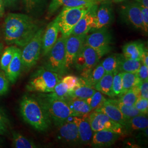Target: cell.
Returning <instances> with one entry per match:
<instances>
[{
	"mask_svg": "<svg viewBox=\"0 0 148 148\" xmlns=\"http://www.w3.org/2000/svg\"><path fill=\"white\" fill-rule=\"evenodd\" d=\"M37 22L32 17L21 13H9L3 24L4 40L8 45L23 47L39 29Z\"/></svg>",
	"mask_w": 148,
	"mask_h": 148,
	"instance_id": "6da1fadb",
	"label": "cell"
},
{
	"mask_svg": "<svg viewBox=\"0 0 148 148\" xmlns=\"http://www.w3.org/2000/svg\"><path fill=\"white\" fill-rule=\"evenodd\" d=\"M19 110L24 121L37 131L45 132L51 127L52 121L36 96L23 95Z\"/></svg>",
	"mask_w": 148,
	"mask_h": 148,
	"instance_id": "7a4b0ae2",
	"label": "cell"
},
{
	"mask_svg": "<svg viewBox=\"0 0 148 148\" xmlns=\"http://www.w3.org/2000/svg\"><path fill=\"white\" fill-rule=\"evenodd\" d=\"M36 97L55 126L58 127L67 121L70 117L74 116V113L65 101L54 98L47 93H39Z\"/></svg>",
	"mask_w": 148,
	"mask_h": 148,
	"instance_id": "3957f363",
	"label": "cell"
},
{
	"mask_svg": "<svg viewBox=\"0 0 148 148\" xmlns=\"http://www.w3.org/2000/svg\"><path fill=\"white\" fill-rule=\"evenodd\" d=\"M60 81L58 74L42 66L32 74L26 87L29 92L48 93L53 90Z\"/></svg>",
	"mask_w": 148,
	"mask_h": 148,
	"instance_id": "277c9868",
	"label": "cell"
},
{
	"mask_svg": "<svg viewBox=\"0 0 148 148\" xmlns=\"http://www.w3.org/2000/svg\"><path fill=\"white\" fill-rule=\"evenodd\" d=\"M92 5H81L75 7H64L56 18L59 32H61L62 36L67 37L71 35L75 26Z\"/></svg>",
	"mask_w": 148,
	"mask_h": 148,
	"instance_id": "5b68a950",
	"label": "cell"
},
{
	"mask_svg": "<svg viewBox=\"0 0 148 148\" xmlns=\"http://www.w3.org/2000/svg\"><path fill=\"white\" fill-rule=\"evenodd\" d=\"M66 38L62 36L57 39L56 43L47 54L45 56L43 62L44 68L54 72L59 76L65 74V45Z\"/></svg>",
	"mask_w": 148,
	"mask_h": 148,
	"instance_id": "8992f818",
	"label": "cell"
},
{
	"mask_svg": "<svg viewBox=\"0 0 148 148\" xmlns=\"http://www.w3.org/2000/svg\"><path fill=\"white\" fill-rule=\"evenodd\" d=\"M43 28H40L32 39L23 47L21 60L23 70L29 71L37 64L42 51Z\"/></svg>",
	"mask_w": 148,
	"mask_h": 148,
	"instance_id": "52a82bcc",
	"label": "cell"
},
{
	"mask_svg": "<svg viewBox=\"0 0 148 148\" xmlns=\"http://www.w3.org/2000/svg\"><path fill=\"white\" fill-rule=\"evenodd\" d=\"M112 36L106 27L93 30L92 33L86 35L85 44L93 48L101 58L111 50Z\"/></svg>",
	"mask_w": 148,
	"mask_h": 148,
	"instance_id": "ba28073f",
	"label": "cell"
},
{
	"mask_svg": "<svg viewBox=\"0 0 148 148\" xmlns=\"http://www.w3.org/2000/svg\"><path fill=\"white\" fill-rule=\"evenodd\" d=\"M101 58L99 54L89 46L84 43L79 54L74 61V65L85 78Z\"/></svg>",
	"mask_w": 148,
	"mask_h": 148,
	"instance_id": "9c48e42d",
	"label": "cell"
},
{
	"mask_svg": "<svg viewBox=\"0 0 148 148\" xmlns=\"http://www.w3.org/2000/svg\"><path fill=\"white\" fill-rule=\"evenodd\" d=\"M90 125L93 131L109 130L119 134L125 133L126 129L122 125L112 120L109 117L100 111H91L88 115Z\"/></svg>",
	"mask_w": 148,
	"mask_h": 148,
	"instance_id": "30bf717a",
	"label": "cell"
},
{
	"mask_svg": "<svg viewBox=\"0 0 148 148\" xmlns=\"http://www.w3.org/2000/svg\"><path fill=\"white\" fill-rule=\"evenodd\" d=\"M87 35H70L66 38L65 45V70L66 72L74 65V61L85 43Z\"/></svg>",
	"mask_w": 148,
	"mask_h": 148,
	"instance_id": "8fae6325",
	"label": "cell"
},
{
	"mask_svg": "<svg viewBox=\"0 0 148 148\" xmlns=\"http://www.w3.org/2000/svg\"><path fill=\"white\" fill-rule=\"evenodd\" d=\"M122 15L125 21L136 29L143 31L142 14L140 5L136 2H133L122 7Z\"/></svg>",
	"mask_w": 148,
	"mask_h": 148,
	"instance_id": "7c38bea8",
	"label": "cell"
},
{
	"mask_svg": "<svg viewBox=\"0 0 148 148\" xmlns=\"http://www.w3.org/2000/svg\"><path fill=\"white\" fill-rule=\"evenodd\" d=\"M98 4L91 6L89 10L75 26L71 35H87L88 32L92 30L95 25V16Z\"/></svg>",
	"mask_w": 148,
	"mask_h": 148,
	"instance_id": "4fadbf2b",
	"label": "cell"
},
{
	"mask_svg": "<svg viewBox=\"0 0 148 148\" xmlns=\"http://www.w3.org/2000/svg\"><path fill=\"white\" fill-rule=\"evenodd\" d=\"M59 28L56 18L48 24L43 32L42 42L41 54L46 56L56 43L58 36Z\"/></svg>",
	"mask_w": 148,
	"mask_h": 148,
	"instance_id": "5bb4252c",
	"label": "cell"
},
{
	"mask_svg": "<svg viewBox=\"0 0 148 148\" xmlns=\"http://www.w3.org/2000/svg\"><path fill=\"white\" fill-rule=\"evenodd\" d=\"M58 137L64 143L74 145L80 144L78 128L73 121H68L58 126Z\"/></svg>",
	"mask_w": 148,
	"mask_h": 148,
	"instance_id": "9a60e30c",
	"label": "cell"
},
{
	"mask_svg": "<svg viewBox=\"0 0 148 148\" xmlns=\"http://www.w3.org/2000/svg\"><path fill=\"white\" fill-rule=\"evenodd\" d=\"M120 135L109 130H101L95 132L90 144L94 148H104L111 146L116 142Z\"/></svg>",
	"mask_w": 148,
	"mask_h": 148,
	"instance_id": "2e32d148",
	"label": "cell"
},
{
	"mask_svg": "<svg viewBox=\"0 0 148 148\" xmlns=\"http://www.w3.org/2000/svg\"><path fill=\"white\" fill-rule=\"evenodd\" d=\"M88 115L73 116V121L78 128L79 143L82 144L90 143L94 133L90 125Z\"/></svg>",
	"mask_w": 148,
	"mask_h": 148,
	"instance_id": "e0dca14e",
	"label": "cell"
},
{
	"mask_svg": "<svg viewBox=\"0 0 148 148\" xmlns=\"http://www.w3.org/2000/svg\"><path fill=\"white\" fill-rule=\"evenodd\" d=\"M95 111H100L105 114L112 120L119 123L126 129L130 119L125 116L116 106L111 102L110 99H106L101 107L97 109Z\"/></svg>",
	"mask_w": 148,
	"mask_h": 148,
	"instance_id": "ac0fdd59",
	"label": "cell"
},
{
	"mask_svg": "<svg viewBox=\"0 0 148 148\" xmlns=\"http://www.w3.org/2000/svg\"><path fill=\"white\" fill-rule=\"evenodd\" d=\"M114 19L112 5L110 2H105L97 8L95 16V25L92 31L101 29L111 24Z\"/></svg>",
	"mask_w": 148,
	"mask_h": 148,
	"instance_id": "d6986e66",
	"label": "cell"
},
{
	"mask_svg": "<svg viewBox=\"0 0 148 148\" xmlns=\"http://www.w3.org/2000/svg\"><path fill=\"white\" fill-rule=\"evenodd\" d=\"M21 53V49L16 47L14 56L5 71L8 79L12 84L16 83L23 70Z\"/></svg>",
	"mask_w": 148,
	"mask_h": 148,
	"instance_id": "ffe728a7",
	"label": "cell"
},
{
	"mask_svg": "<svg viewBox=\"0 0 148 148\" xmlns=\"http://www.w3.org/2000/svg\"><path fill=\"white\" fill-rule=\"evenodd\" d=\"M95 4H98V3L90 0H51L48 8V14L52 15L62 7H75Z\"/></svg>",
	"mask_w": 148,
	"mask_h": 148,
	"instance_id": "44dd1931",
	"label": "cell"
},
{
	"mask_svg": "<svg viewBox=\"0 0 148 148\" xmlns=\"http://www.w3.org/2000/svg\"><path fill=\"white\" fill-rule=\"evenodd\" d=\"M96 90L92 87L87 85L82 77L79 78L77 84L73 90L68 91L70 97L81 99H86L93 95Z\"/></svg>",
	"mask_w": 148,
	"mask_h": 148,
	"instance_id": "7402d4cb",
	"label": "cell"
},
{
	"mask_svg": "<svg viewBox=\"0 0 148 148\" xmlns=\"http://www.w3.org/2000/svg\"><path fill=\"white\" fill-rule=\"evenodd\" d=\"M69 108L74 113L75 116H82L89 114L92 109L86 100L69 97L65 100Z\"/></svg>",
	"mask_w": 148,
	"mask_h": 148,
	"instance_id": "603a6c76",
	"label": "cell"
},
{
	"mask_svg": "<svg viewBox=\"0 0 148 148\" xmlns=\"http://www.w3.org/2000/svg\"><path fill=\"white\" fill-rule=\"evenodd\" d=\"M145 49L144 45L139 41H132L125 44L122 48L125 58L140 60L143 51Z\"/></svg>",
	"mask_w": 148,
	"mask_h": 148,
	"instance_id": "cb8c5ba5",
	"label": "cell"
},
{
	"mask_svg": "<svg viewBox=\"0 0 148 148\" xmlns=\"http://www.w3.org/2000/svg\"><path fill=\"white\" fill-rule=\"evenodd\" d=\"M114 74L106 73L103 77L95 84L94 88L102 94L106 95L111 98H114L112 90Z\"/></svg>",
	"mask_w": 148,
	"mask_h": 148,
	"instance_id": "d4e9b609",
	"label": "cell"
},
{
	"mask_svg": "<svg viewBox=\"0 0 148 148\" xmlns=\"http://www.w3.org/2000/svg\"><path fill=\"white\" fill-rule=\"evenodd\" d=\"M12 147L14 148H36L37 145L32 140L24 136L21 133L12 131Z\"/></svg>",
	"mask_w": 148,
	"mask_h": 148,
	"instance_id": "484cf974",
	"label": "cell"
},
{
	"mask_svg": "<svg viewBox=\"0 0 148 148\" xmlns=\"http://www.w3.org/2000/svg\"><path fill=\"white\" fill-rule=\"evenodd\" d=\"M148 126L147 115L140 114L129 119L126 130H130L131 131H143L148 128Z\"/></svg>",
	"mask_w": 148,
	"mask_h": 148,
	"instance_id": "4316f807",
	"label": "cell"
},
{
	"mask_svg": "<svg viewBox=\"0 0 148 148\" xmlns=\"http://www.w3.org/2000/svg\"><path fill=\"white\" fill-rule=\"evenodd\" d=\"M141 64L140 60L126 58L121 54L119 62V71L135 73L137 72Z\"/></svg>",
	"mask_w": 148,
	"mask_h": 148,
	"instance_id": "83f0119b",
	"label": "cell"
},
{
	"mask_svg": "<svg viewBox=\"0 0 148 148\" xmlns=\"http://www.w3.org/2000/svg\"><path fill=\"white\" fill-rule=\"evenodd\" d=\"M106 73L101 64H97L91 70L87 76L83 79H85L87 85L94 88L95 84L103 77Z\"/></svg>",
	"mask_w": 148,
	"mask_h": 148,
	"instance_id": "f1b7e54d",
	"label": "cell"
},
{
	"mask_svg": "<svg viewBox=\"0 0 148 148\" xmlns=\"http://www.w3.org/2000/svg\"><path fill=\"white\" fill-rule=\"evenodd\" d=\"M121 73L122 82V93L128 90L132 89L133 88L140 84V81L138 77L137 73Z\"/></svg>",
	"mask_w": 148,
	"mask_h": 148,
	"instance_id": "f546056e",
	"label": "cell"
},
{
	"mask_svg": "<svg viewBox=\"0 0 148 148\" xmlns=\"http://www.w3.org/2000/svg\"><path fill=\"white\" fill-rule=\"evenodd\" d=\"M121 54H114L105 59L101 63L106 73L115 74L119 72V62Z\"/></svg>",
	"mask_w": 148,
	"mask_h": 148,
	"instance_id": "4dcf8cb0",
	"label": "cell"
},
{
	"mask_svg": "<svg viewBox=\"0 0 148 148\" xmlns=\"http://www.w3.org/2000/svg\"><path fill=\"white\" fill-rule=\"evenodd\" d=\"M110 100L112 103H113L120 110L122 113L127 117L128 119H131L133 117L137 116L140 114H143L140 111H138L134 106H126L121 102H120L118 99H111Z\"/></svg>",
	"mask_w": 148,
	"mask_h": 148,
	"instance_id": "1f68e13d",
	"label": "cell"
},
{
	"mask_svg": "<svg viewBox=\"0 0 148 148\" xmlns=\"http://www.w3.org/2000/svg\"><path fill=\"white\" fill-rule=\"evenodd\" d=\"M16 46H10L5 48L0 58V69L5 72L11 63L16 51Z\"/></svg>",
	"mask_w": 148,
	"mask_h": 148,
	"instance_id": "d6a6232c",
	"label": "cell"
},
{
	"mask_svg": "<svg viewBox=\"0 0 148 148\" xmlns=\"http://www.w3.org/2000/svg\"><path fill=\"white\" fill-rule=\"evenodd\" d=\"M68 91V86L60 80L55 86L53 90L47 94L54 98L65 101L69 97Z\"/></svg>",
	"mask_w": 148,
	"mask_h": 148,
	"instance_id": "836d02e7",
	"label": "cell"
},
{
	"mask_svg": "<svg viewBox=\"0 0 148 148\" xmlns=\"http://www.w3.org/2000/svg\"><path fill=\"white\" fill-rule=\"evenodd\" d=\"M106 99H106L101 93L96 90L93 95L85 100L93 111L101 107L105 103Z\"/></svg>",
	"mask_w": 148,
	"mask_h": 148,
	"instance_id": "e575fe53",
	"label": "cell"
},
{
	"mask_svg": "<svg viewBox=\"0 0 148 148\" xmlns=\"http://www.w3.org/2000/svg\"><path fill=\"white\" fill-rule=\"evenodd\" d=\"M119 97V101L126 106H134L138 98L137 95L133 88L125 92Z\"/></svg>",
	"mask_w": 148,
	"mask_h": 148,
	"instance_id": "d590c367",
	"label": "cell"
},
{
	"mask_svg": "<svg viewBox=\"0 0 148 148\" xmlns=\"http://www.w3.org/2000/svg\"><path fill=\"white\" fill-rule=\"evenodd\" d=\"M10 126L9 117L4 110L0 107V135L7 134L9 132Z\"/></svg>",
	"mask_w": 148,
	"mask_h": 148,
	"instance_id": "8d00e7d4",
	"label": "cell"
},
{
	"mask_svg": "<svg viewBox=\"0 0 148 148\" xmlns=\"http://www.w3.org/2000/svg\"><path fill=\"white\" fill-rule=\"evenodd\" d=\"M112 90L113 97H119L122 93V82L121 72H117L114 74Z\"/></svg>",
	"mask_w": 148,
	"mask_h": 148,
	"instance_id": "74e56055",
	"label": "cell"
},
{
	"mask_svg": "<svg viewBox=\"0 0 148 148\" xmlns=\"http://www.w3.org/2000/svg\"><path fill=\"white\" fill-rule=\"evenodd\" d=\"M10 83L5 72L0 70V96L5 95L8 92Z\"/></svg>",
	"mask_w": 148,
	"mask_h": 148,
	"instance_id": "f35d334b",
	"label": "cell"
},
{
	"mask_svg": "<svg viewBox=\"0 0 148 148\" xmlns=\"http://www.w3.org/2000/svg\"><path fill=\"white\" fill-rule=\"evenodd\" d=\"M134 106L138 111L143 114H148V99L139 97L136 101Z\"/></svg>",
	"mask_w": 148,
	"mask_h": 148,
	"instance_id": "ab89813d",
	"label": "cell"
},
{
	"mask_svg": "<svg viewBox=\"0 0 148 148\" xmlns=\"http://www.w3.org/2000/svg\"><path fill=\"white\" fill-rule=\"evenodd\" d=\"M79 78L73 76V75H68L63 77L61 80L64 84L68 86L69 90H73L74 87L77 84Z\"/></svg>",
	"mask_w": 148,
	"mask_h": 148,
	"instance_id": "60d3db41",
	"label": "cell"
},
{
	"mask_svg": "<svg viewBox=\"0 0 148 148\" xmlns=\"http://www.w3.org/2000/svg\"><path fill=\"white\" fill-rule=\"evenodd\" d=\"M138 87L140 97L148 99V79L140 82Z\"/></svg>",
	"mask_w": 148,
	"mask_h": 148,
	"instance_id": "b9f144b4",
	"label": "cell"
},
{
	"mask_svg": "<svg viewBox=\"0 0 148 148\" xmlns=\"http://www.w3.org/2000/svg\"><path fill=\"white\" fill-rule=\"evenodd\" d=\"M137 74L140 82L147 80L148 79V66L142 63Z\"/></svg>",
	"mask_w": 148,
	"mask_h": 148,
	"instance_id": "7bdbcfd3",
	"label": "cell"
},
{
	"mask_svg": "<svg viewBox=\"0 0 148 148\" xmlns=\"http://www.w3.org/2000/svg\"><path fill=\"white\" fill-rule=\"evenodd\" d=\"M140 9H141L142 14L143 31L147 33L148 32V8L140 5Z\"/></svg>",
	"mask_w": 148,
	"mask_h": 148,
	"instance_id": "ee69618b",
	"label": "cell"
},
{
	"mask_svg": "<svg viewBox=\"0 0 148 148\" xmlns=\"http://www.w3.org/2000/svg\"><path fill=\"white\" fill-rule=\"evenodd\" d=\"M42 0H23V3L27 11H31L37 4L40 3Z\"/></svg>",
	"mask_w": 148,
	"mask_h": 148,
	"instance_id": "f6af8a7d",
	"label": "cell"
},
{
	"mask_svg": "<svg viewBox=\"0 0 148 148\" xmlns=\"http://www.w3.org/2000/svg\"><path fill=\"white\" fill-rule=\"evenodd\" d=\"M140 61L142 62V63L145 65V66H148V49H145L144 51H143L142 55L141 56V58H140Z\"/></svg>",
	"mask_w": 148,
	"mask_h": 148,
	"instance_id": "bcb514c9",
	"label": "cell"
},
{
	"mask_svg": "<svg viewBox=\"0 0 148 148\" xmlns=\"http://www.w3.org/2000/svg\"><path fill=\"white\" fill-rule=\"evenodd\" d=\"M5 7H11L16 5L18 0H3Z\"/></svg>",
	"mask_w": 148,
	"mask_h": 148,
	"instance_id": "7dc6e473",
	"label": "cell"
},
{
	"mask_svg": "<svg viewBox=\"0 0 148 148\" xmlns=\"http://www.w3.org/2000/svg\"><path fill=\"white\" fill-rule=\"evenodd\" d=\"M5 12V5L3 0H0V19L2 18Z\"/></svg>",
	"mask_w": 148,
	"mask_h": 148,
	"instance_id": "c3c4849f",
	"label": "cell"
},
{
	"mask_svg": "<svg viewBox=\"0 0 148 148\" xmlns=\"http://www.w3.org/2000/svg\"><path fill=\"white\" fill-rule=\"evenodd\" d=\"M134 1L137 2L140 5L148 8V0H134Z\"/></svg>",
	"mask_w": 148,
	"mask_h": 148,
	"instance_id": "681fc988",
	"label": "cell"
},
{
	"mask_svg": "<svg viewBox=\"0 0 148 148\" xmlns=\"http://www.w3.org/2000/svg\"><path fill=\"white\" fill-rule=\"evenodd\" d=\"M3 48H4L3 44L2 43L0 42V54L2 53V52L3 49Z\"/></svg>",
	"mask_w": 148,
	"mask_h": 148,
	"instance_id": "f907efd6",
	"label": "cell"
},
{
	"mask_svg": "<svg viewBox=\"0 0 148 148\" xmlns=\"http://www.w3.org/2000/svg\"><path fill=\"white\" fill-rule=\"evenodd\" d=\"M90 1H94V2H104V1H106L107 0H90Z\"/></svg>",
	"mask_w": 148,
	"mask_h": 148,
	"instance_id": "816d5d0a",
	"label": "cell"
},
{
	"mask_svg": "<svg viewBox=\"0 0 148 148\" xmlns=\"http://www.w3.org/2000/svg\"><path fill=\"white\" fill-rule=\"evenodd\" d=\"M124 0H113L114 2L115 3H119V2H121L122 1H123Z\"/></svg>",
	"mask_w": 148,
	"mask_h": 148,
	"instance_id": "f5cc1de1",
	"label": "cell"
},
{
	"mask_svg": "<svg viewBox=\"0 0 148 148\" xmlns=\"http://www.w3.org/2000/svg\"><path fill=\"white\" fill-rule=\"evenodd\" d=\"M2 143H3V141H2V139L0 138V147H2Z\"/></svg>",
	"mask_w": 148,
	"mask_h": 148,
	"instance_id": "db71d44e",
	"label": "cell"
}]
</instances>
